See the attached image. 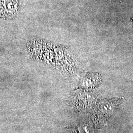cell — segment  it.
<instances>
[{"label":"cell","mask_w":133,"mask_h":133,"mask_svg":"<svg viewBox=\"0 0 133 133\" xmlns=\"http://www.w3.org/2000/svg\"><path fill=\"white\" fill-rule=\"evenodd\" d=\"M93 100L94 98L89 96L82 95L75 99L73 105L77 109H85L92 105Z\"/></svg>","instance_id":"3"},{"label":"cell","mask_w":133,"mask_h":133,"mask_svg":"<svg viewBox=\"0 0 133 133\" xmlns=\"http://www.w3.org/2000/svg\"><path fill=\"white\" fill-rule=\"evenodd\" d=\"M122 102V99H105L99 101L93 107L92 116L97 126H102Z\"/></svg>","instance_id":"1"},{"label":"cell","mask_w":133,"mask_h":133,"mask_svg":"<svg viewBox=\"0 0 133 133\" xmlns=\"http://www.w3.org/2000/svg\"><path fill=\"white\" fill-rule=\"evenodd\" d=\"M17 0H0V13L13 14L18 10Z\"/></svg>","instance_id":"2"},{"label":"cell","mask_w":133,"mask_h":133,"mask_svg":"<svg viewBox=\"0 0 133 133\" xmlns=\"http://www.w3.org/2000/svg\"><path fill=\"white\" fill-rule=\"evenodd\" d=\"M73 133H95L91 124L84 121L77 124L72 130Z\"/></svg>","instance_id":"4"},{"label":"cell","mask_w":133,"mask_h":133,"mask_svg":"<svg viewBox=\"0 0 133 133\" xmlns=\"http://www.w3.org/2000/svg\"></svg>","instance_id":"5"}]
</instances>
